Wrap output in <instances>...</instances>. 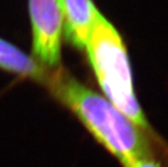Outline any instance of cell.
<instances>
[{
    "mask_svg": "<svg viewBox=\"0 0 168 167\" xmlns=\"http://www.w3.org/2000/svg\"><path fill=\"white\" fill-rule=\"evenodd\" d=\"M47 84L53 95L122 163L151 157L150 146L142 132L108 99L63 72L53 74Z\"/></svg>",
    "mask_w": 168,
    "mask_h": 167,
    "instance_id": "obj_1",
    "label": "cell"
},
{
    "mask_svg": "<svg viewBox=\"0 0 168 167\" xmlns=\"http://www.w3.org/2000/svg\"><path fill=\"white\" fill-rule=\"evenodd\" d=\"M89 60L107 99L137 127L148 128L134 92L126 47L116 28L102 15L86 44Z\"/></svg>",
    "mask_w": 168,
    "mask_h": 167,
    "instance_id": "obj_2",
    "label": "cell"
},
{
    "mask_svg": "<svg viewBox=\"0 0 168 167\" xmlns=\"http://www.w3.org/2000/svg\"><path fill=\"white\" fill-rule=\"evenodd\" d=\"M35 60L44 67L60 61L63 18L60 0H28Z\"/></svg>",
    "mask_w": 168,
    "mask_h": 167,
    "instance_id": "obj_3",
    "label": "cell"
},
{
    "mask_svg": "<svg viewBox=\"0 0 168 167\" xmlns=\"http://www.w3.org/2000/svg\"><path fill=\"white\" fill-rule=\"evenodd\" d=\"M60 2L66 38L77 47H86L100 12L92 0H60Z\"/></svg>",
    "mask_w": 168,
    "mask_h": 167,
    "instance_id": "obj_4",
    "label": "cell"
},
{
    "mask_svg": "<svg viewBox=\"0 0 168 167\" xmlns=\"http://www.w3.org/2000/svg\"><path fill=\"white\" fill-rule=\"evenodd\" d=\"M0 69L44 83H47L50 77L44 66L2 38H0Z\"/></svg>",
    "mask_w": 168,
    "mask_h": 167,
    "instance_id": "obj_5",
    "label": "cell"
},
{
    "mask_svg": "<svg viewBox=\"0 0 168 167\" xmlns=\"http://www.w3.org/2000/svg\"><path fill=\"white\" fill-rule=\"evenodd\" d=\"M124 167H160L159 164L152 159V157H145V158L132 159L123 163Z\"/></svg>",
    "mask_w": 168,
    "mask_h": 167,
    "instance_id": "obj_6",
    "label": "cell"
}]
</instances>
